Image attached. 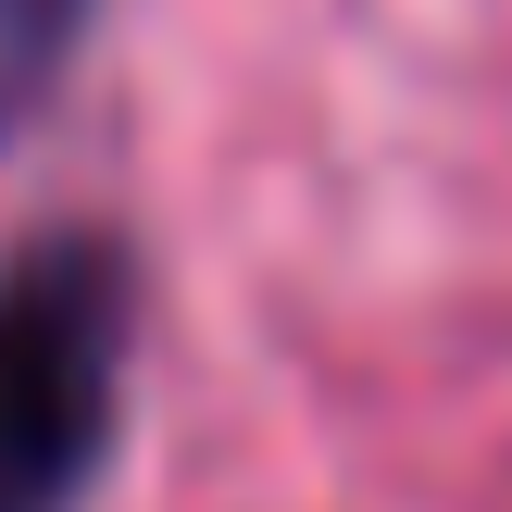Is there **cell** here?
Listing matches in <instances>:
<instances>
[{"mask_svg": "<svg viewBox=\"0 0 512 512\" xmlns=\"http://www.w3.org/2000/svg\"><path fill=\"white\" fill-rule=\"evenodd\" d=\"M138 263L113 225H38L0 250V512H88L125 438Z\"/></svg>", "mask_w": 512, "mask_h": 512, "instance_id": "cell-1", "label": "cell"}, {"mask_svg": "<svg viewBox=\"0 0 512 512\" xmlns=\"http://www.w3.org/2000/svg\"><path fill=\"white\" fill-rule=\"evenodd\" d=\"M88 25H100V0H0V150H13L25 125L63 100Z\"/></svg>", "mask_w": 512, "mask_h": 512, "instance_id": "cell-2", "label": "cell"}]
</instances>
